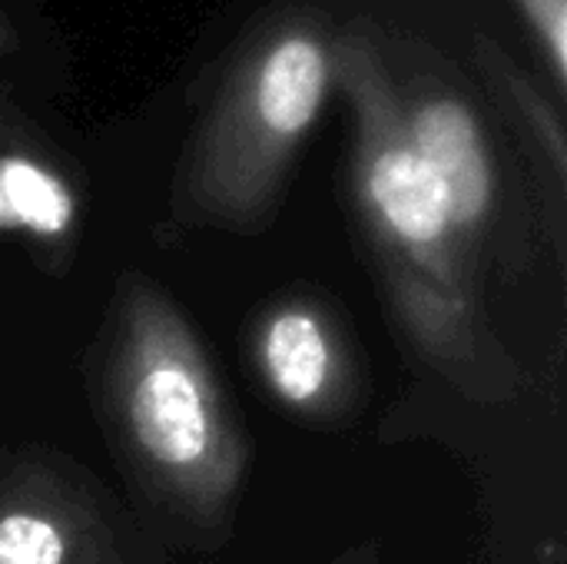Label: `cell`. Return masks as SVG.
I'll use <instances>...</instances> for the list:
<instances>
[{
  "instance_id": "1",
  "label": "cell",
  "mask_w": 567,
  "mask_h": 564,
  "mask_svg": "<svg viewBox=\"0 0 567 564\" xmlns=\"http://www.w3.org/2000/svg\"><path fill=\"white\" fill-rule=\"evenodd\" d=\"M86 389L133 492L173 542L219 548L252 469V442L183 306L156 279H116Z\"/></svg>"
},
{
  "instance_id": "2",
  "label": "cell",
  "mask_w": 567,
  "mask_h": 564,
  "mask_svg": "<svg viewBox=\"0 0 567 564\" xmlns=\"http://www.w3.org/2000/svg\"><path fill=\"white\" fill-rule=\"evenodd\" d=\"M336 86L352 113L349 176L385 302L412 349L475 402H515L528 372L482 312L445 193L409 140L382 33H336Z\"/></svg>"
},
{
  "instance_id": "3",
  "label": "cell",
  "mask_w": 567,
  "mask_h": 564,
  "mask_svg": "<svg viewBox=\"0 0 567 564\" xmlns=\"http://www.w3.org/2000/svg\"><path fill=\"white\" fill-rule=\"evenodd\" d=\"M336 33L316 10H282L239 47L196 123L169 196L189 229L256 236L272 226L306 136L336 86Z\"/></svg>"
},
{
  "instance_id": "4",
  "label": "cell",
  "mask_w": 567,
  "mask_h": 564,
  "mask_svg": "<svg viewBox=\"0 0 567 564\" xmlns=\"http://www.w3.org/2000/svg\"><path fill=\"white\" fill-rule=\"evenodd\" d=\"M0 564H169L159 532L50 445L0 452Z\"/></svg>"
},
{
  "instance_id": "5",
  "label": "cell",
  "mask_w": 567,
  "mask_h": 564,
  "mask_svg": "<svg viewBox=\"0 0 567 564\" xmlns=\"http://www.w3.org/2000/svg\"><path fill=\"white\" fill-rule=\"evenodd\" d=\"M389 70L395 80L399 110L419 156L439 180L465 256L485 283L488 269L505 256V183L502 166L475 100L445 70L405 73L395 43L382 37Z\"/></svg>"
},
{
  "instance_id": "6",
  "label": "cell",
  "mask_w": 567,
  "mask_h": 564,
  "mask_svg": "<svg viewBox=\"0 0 567 564\" xmlns=\"http://www.w3.org/2000/svg\"><path fill=\"white\" fill-rule=\"evenodd\" d=\"M246 362L262 392L309 425H339L365 399L359 342L336 299L316 286L282 289L252 312Z\"/></svg>"
},
{
  "instance_id": "7",
  "label": "cell",
  "mask_w": 567,
  "mask_h": 564,
  "mask_svg": "<svg viewBox=\"0 0 567 564\" xmlns=\"http://www.w3.org/2000/svg\"><path fill=\"white\" fill-rule=\"evenodd\" d=\"M76 216V193L56 166L27 150H0V233L23 236L63 263Z\"/></svg>"
},
{
  "instance_id": "8",
  "label": "cell",
  "mask_w": 567,
  "mask_h": 564,
  "mask_svg": "<svg viewBox=\"0 0 567 564\" xmlns=\"http://www.w3.org/2000/svg\"><path fill=\"white\" fill-rule=\"evenodd\" d=\"M478 53H482L485 73L492 76V90L515 113L522 133L542 153V163L548 166L555 186L561 189L567 180V140L561 110L551 100H545V93H538L535 80H528L518 66H512V60L502 57L495 43H488V47L482 43Z\"/></svg>"
},
{
  "instance_id": "9",
  "label": "cell",
  "mask_w": 567,
  "mask_h": 564,
  "mask_svg": "<svg viewBox=\"0 0 567 564\" xmlns=\"http://www.w3.org/2000/svg\"><path fill=\"white\" fill-rule=\"evenodd\" d=\"M522 17L528 20L542 57L548 63V73L558 86V93H565L567 83V0H515Z\"/></svg>"
},
{
  "instance_id": "10",
  "label": "cell",
  "mask_w": 567,
  "mask_h": 564,
  "mask_svg": "<svg viewBox=\"0 0 567 564\" xmlns=\"http://www.w3.org/2000/svg\"><path fill=\"white\" fill-rule=\"evenodd\" d=\"M329 564H382V545H379V539H365V542L346 548L342 555H336Z\"/></svg>"
},
{
  "instance_id": "11",
  "label": "cell",
  "mask_w": 567,
  "mask_h": 564,
  "mask_svg": "<svg viewBox=\"0 0 567 564\" xmlns=\"http://www.w3.org/2000/svg\"><path fill=\"white\" fill-rule=\"evenodd\" d=\"M17 47V33H13V27L0 17V53H7V50H13Z\"/></svg>"
}]
</instances>
